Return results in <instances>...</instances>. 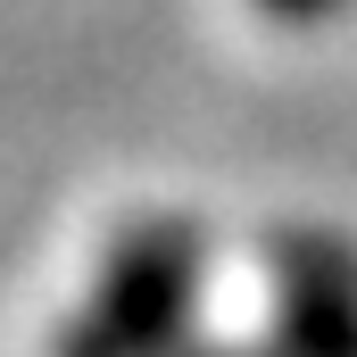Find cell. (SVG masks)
Wrapping results in <instances>:
<instances>
[{"instance_id":"obj_2","label":"cell","mask_w":357,"mask_h":357,"mask_svg":"<svg viewBox=\"0 0 357 357\" xmlns=\"http://www.w3.org/2000/svg\"><path fill=\"white\" fill-rule=\"evenodd\" d=\"M266 8H324V0H266Z\"/></svg>"},{"instance_id":"obj_1","label":"cell","mask_w":357,"mask_h":357,"mask_svg":"<svg viewBox=\"0 0 357 357\" xmlns=\"http://www.w3.org/2000/svg\"><path fill=\"white\" fill-rule=\"evenodd\" d=\"M191 307V241L183 233H142L116 274L100 282L91 316L67 333V357H150Z\"/></svg>"}]
</instances>
